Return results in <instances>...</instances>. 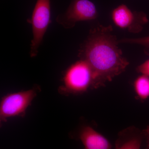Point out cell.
<instances>
[{
	"label": "cell",
	"instance_id": "1",
	"mask_svg": "<svg viewBox=\"0 0 149 149\" xmlns=\"http://www.w3.org/2000/svg\"><path fill=\"white\" fill-rule=\"evenodd\" d=\"M112 31L110 25L93 28L79 50L80 60L85 61L93 72V89L105 86L124 72L129 64Z\"/></svg>",
	"mask_w": 149,
	"mask_h": 149
},
{
	"label": "cell",
	"instance_id": "2",
	"mask_svg": "<svg viewBox=\"0 0 149 149\" xmlns=\"http://www.w3.org/2000/svg\"><path fill=\"white\" fill-rule=\"evenodd\" d=\"M93 74L91 68L84 61L80 60L66 70L63 84L59 87L62 95H80L88 89H93Z\"/></svg>",
	"mask_w": 149,
	"mask_h": 149
},
{
	"label": "cell",
	"instance_id": "3",
	"mask_svg": "<svg viewBox=\"0 0 149 149\" xmlns=\"http://www.w3.org/2000/svg\"><path fill=\"white\" fill-rule=\"evenodd\" d=\"M38 85L27 91L10 93L3 97L0 103L1 125L14 117H24L26 111L41 91Z\"/></svg>",
	"mask_w": 149,
	"mask_h": 149
},
{
	"label": "cell",
	"instance_id": "4",
	"mask_svg": "<svg viewBox=\"0 0 149 149\" xmlns=\"http://www.w3.org/2000/svg\"><path fill=\"white\" fill-rule=\"evenodd\" d=\"M28 21L32 25L33 34L29 54L31 58H34L37 55L39 47L51 22L50 0H37L31 18Z\"/></svg>",
	"mask_w": 149,
	"mask_h": 149
},
{
	"label": "cell",
	"instance_id": "5",
	"mask_svg": "<svg viewBox=\"0 0 149 149\" xmlns=\"http://www.w3.org/2000/svg\"><path fill=\"white\" fill-rule=\"evenodd\" d=\"M98 12L90 0H72L64 13L56 18V21L65 29H71L78 22L89 21L97 18Z\"/></svg>",
	"mask_w": 149,
	"mask_h": 149
},
{
	"label": "cell",
	"instance_id": "6",
	"mask_svg": "<svg viewBox=\"0 0 149 149\" xmlns=\"http://www.w3.org/2000/svg\"><path fill=\"white\" fill-rule=\"evenodd\" d=\"M111 16L112 20L117 27L136 33L140 32L143 24L148 22L143 13L133 12L123 4L112 10Z\"/></svg>",
	"mask_w": 149,
	"mask_h": 149
},
{
	"label": "cell",
	"instance_id": "7",
	"mask_svg": "<svg viewBox=\"0 0 149 149\" xmlns=\"http://www.w3.org/2000/svg\"><path fill=\"white\" fill-rule=\"evenodd\" d=\"M84 146L83 149H111L109 140L89 125L80 128L76 136Z\"/></svg>",
	"mask_w": 149,
	"mask_h": 149
},
{
	"label": "cell",
	"instance_id": "8",
	"mask_svg": "<svg viewBox=\"0 0 149 149\" xmlns=\"http://www.w3.org/2000/svg\"><path fill=\"white\" fill-rule=\"evenodd\" d=\"M144 138L143 131L132 126L123 129L118 135L116 149H140Z\"/></svg>",
	"mask_w": 149,
	"mask_h": 149
},
{
	"label": "cell",
	"instance_id": "9",
	"mask_svg": "<svg viewBox=\"0 0 149 149\" xmlns=\"http://www.w3.org/2000/svg\"><path fill=\"white\" fill-rule=\"evenodd\" d=\"M134 91L139 100L145 101L149 97V76L142 74L134 81Z\"/></svg>",
	"mask_w": 149,
	"mask_h": 149
},
{
	"label": "cell",
	"instance_id": "10",
	"mask_svg": "<svg viewBox=\"0 0 149 149\" xmlns=\"http://www.w3.org/2000/svg\"><path fill=\"white\" fill-rule=\"evenodd\" d=\"M119 43H130V44H138L145 47H149V36L136 38V39H125L119 40Z\"/></svg>",
	"mask_w": 149,
	"mask_h": 149
},
{
	"label": "cell",
	"instance_id": "11",
	"mask_svg": "<svg viewBox=\"0 0 149 149\" xmlns=\"http://www.w3.org/2000/svg\"><path fill=\"white\" fill-rule=\"evenodd\" d=\"M137 72L149 76V59L137 67Z\"/></svg>",
	"mask_w": 149,
	"mask_h": 149
},
{
	"label": "cell",
	"instance_id": "12",
	"mask_svg": "<svg viewBox=\"0 0 149 149\" xmlns=\"http://www.w3.org/2000/svg\"><path fill=\"white\" fill-rule=\"evenodd\" d=\"M144 137L147 140V146L146 149H149V126H148L146 129L143 130Z\"/></svg>",
	"mask_w": 149,
	"mask_h": 149
}]
</instances>
